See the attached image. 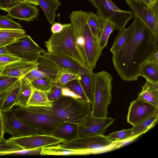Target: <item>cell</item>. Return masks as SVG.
<instances>
[{"mask_svg": "<svg viewBox=\"0 0 158 158\" xmlns=\"http://www.w3.org/2000/svg\"><path fill=\"white\" fill-rule=\"evenodd\" d=\"M22 60L11 54L0 56V69H2L4 67L10 63Z\"/></svg>", "mask_w": 158, "mask_h": 158, "instance_id": "60d3db41", "label": "cell"}, {"mask_svg": "<svg viewBox=\"0 0 158 158\" xmlns=\"http://www.w3.org/2000/svg\"><path fill=\"white\" fill-rule=\"evenodd\" d=\"M157 112L158 108L137 98L131 103L127 121L134 126Z\"/></svg>", "mask_w": 158, "mask_h": 158, "instance_id": "9a60e30c", "label": "cell"}, {"mask_svg": "<svg viewBox=\"0 0 158 158\" xmlns=\"http://www.w3.org/2000/svg\"><path fill=\"white\" fill-rule=\"evenodd\" d=\"M114 30L115 28L113 24L106 20L99 40V47L102 51L107 46L110 35Z\"/></svg>", "mask_w": 158, "mask_h": 158, "instance_id": "836d02e7", "label": "cell"}, {"mask_svg": "<svg viewBox=\"0 0 158 158\" xmlns=\"http://www.w3.org/2000/svg\"><path fill=\"white\" fill-rule=\"evenodd\" d=\"M0 10H1V8H0Z\"/></svg>", "mask_w": 158, "mask_h": 158, "instance_id": "6f0895ef", "label": "cell"}, {"mask_svg": "<svg viewBox=\"0 0 158 158\" xmlns=\"http://www.w3.org/2000/svg\"><path fill=\"white\" fill-rule=\"evenodd\" d=\"M12 42H13L6 41L0 39V48L5 46L11 43Z\"/></svg>", "mask_w": 158, "mask_h": 158, "instance_id": "f907efd6", "label": "cell"}, {"mask_svg": "<svg viewBox=\"0 0 158 158\" xmlns=\"http://www.w3.org/2000/svg\"><path fill=\"white\" fill-rule=\"evenodd\" d=\"M13 110L17 117L44 134L52 135L64 122L57 117L39 113L28 106H19Z\"/></svg>", "mask_w": 158, "mask_h": 158, "instance_id": "52a82bcc", "label": "cell"}, {"mask_svg": "<svg viewBox=\"0 0 158 158\" xmlns=\"http://www.w3.org/2000/svg\"><path fill=\"white\" fill-rule=\"evenodd\" d=\"M147 61L158 65V51L153 53Z\"/></svg>", "mask_w": 158, "mask_h": 158, "instance_id": "7dc6e473", "label": "cell"}, {"mask_svg": "<svg viewBox=\"0 0 158 158\" xmlns=\"http://www.w3.org/2000/svg\"><path fill=\"white\" fill-rule=\"evenodd\" d=\"M19 2V0H0L1 10L7 12L10 8Z\"/></svg>", "mask_w": 158, "mask_h": 158, "instance_id": "7bdbcfd3", "label": "cell"}, {"mask_svg": "<svg viewBox=\"0 0 158 158\" xmlns=\"http://www.w3.org/2000/svg\"><path fill=\"white\" fill-rule=\"evenodd\" d=\"M44 43L48 52L68 58L89 69L76 44L71 23L61 32L52 33Z\"/></svg>", "mask_w": 158, "mask_h": 158, "instance_id": "277c9868", "label": "cell"}, {"mask_svg": "<svg viewBox=\"0 0 158 158\" xmlns=\"http://www.w3.org/2000/svg\"><path fill=\"white\" fill-rule=\"evenodd\" d=\"M79 75L70 71H66L61 75L57 83L61 86H64L68 82L77 79Z\"/></svg>", "mask_w": 158, "mask_h": 158, "instance_id": "f35d334b", "label": "cell"}, {"mask_svg": "<svg viewBox=\"0 0 158 158\" xmlns=\"http://www.w3.org/2000/svg\"><path fill=\"white\" fill-rule=\"evenodd\" d=\"M139 76L152 82H158V65L146 61L141 67Z\"/></svg>", "mask_w": 158, "mask_h": 158, "instance_id": "f1b7e54d", "label": "cell"}, {"mask_svg": "<svg viewBox=\"0 0 158 158\" xmlns=\"http://www.w3.org/2000/svg\"><path fill=\"white\" fill-rule=\"evenodd\" d=\"M87 23L93 35L99 41L106 20L93 12H87Z\"/></svg>", "mask_w": 158, "mask_h": 158, "instance_id": "d4e9b609", "label": "cell"}, {"mask_svg": "<svg viewBox=\"0 0 158 158\" xmlns=\"http://www.w3.org/2000/svg\"><path fill=\"white\" fill-rule=\"evenodd\" d=\"M62 87L57 83H53L49 91L46 93L48 98L50 101H54L61 95Z\"/></svg>", "mask_w": 158, "mask_h": 158, "instance_id": "ab89813d", "label": "cell"}, {"mask_svg": "<svg viewBox=\"0 0 158 158\" xmlns=\"http://www.w3.org/2000/svg\"><path fill=\"white\" fill-rule=\"evenodd\" d=\"M50 107L28 106L38 112L57 117L64 122L79 124L91 115L92 103L61 95L51 102Z\"/></svg>", "mask_w": 158, "mask_h": 158, "instance_id": "3957f363", "label": "cell"}, {"mask_svg": "<svg viewBox=\"0 0 158 158\" xmlns=\"http://www.w3.org/2000/svg\"><path fill=\"white\" fill-rule=\"evenodd\" d=\"M5 98H4L2 99V100H0V106L2 105V104L3 102V100Z\"/></svg>", "mask_w": 158, "mask_h": 158, "instance_id": "db71d44e", "label": "cell"}, {"mask_svg": "<svg viewBox=\"0 0 158 158\" xmlns=\"http://www.w3.org/2000/svg\"><path fill=\"white\" fill-rule=\"evenodd\" d=\"M19 79L6 76H0V93L13 87Z\"/></svg>", "mask_w": 158, "mask_h": 158, "instance_id": "74e56055", "label": "cell"}, {"mask_svg": "<svg viewBox=\"0 0 158 158\" xmlns=\"http://www.w3.org/2000/svg\"><path fill=\"white\" fill-rule=\"evenodd\" d=\"M86 0V1H90V2H91V0Z\"/></svg>", "mask_w": 158, "mask_h": 158, "instance_id": "9f6ffc18", "label": "cell"}, {"mask_svg": "<svg viewBox=\"0 0 158 158\" xmlns=\"http://www.w3.org/2000/svg\"><path fill=\"white\" fill-rule=\"evenodd\" d=\"M7 140L25 149L51 146L65 141L52 135L48 134H36L19 138L12 137Z\"/></svg>", "mask_w": 158, "mask_h": 158, "instance_id": "4fadbf2b", "label": "cell"}, {"mask_svg": "<svg viewBox=\"0 0 158 158\" xmlns=\"http://www.w3.org/2000/svg\"><path fill=\"white\" fill-rule=\"evenodd\" d=\"M134 17L126 42L112 58L114 69L126 81L136 80L143 65L158 51V40L143 22Z\"/></svg>", "mask_w": 158, "mask_h": 158, "instance_id": "6da1fadb", "label": "cell"}, {"mask_svg": "<svg viewBox=\"0 0 158 158\" xmlns=\"http://www.w3.org/2000/svg\"><path fill=\"white\" fill-rule=\"evenodd\" d=\"M158 0H151V5L155 3Z\"/></svg>", "mask_w": 158, "mask_h": 158, "instance_id": "f5cc1de1", "label": "cell"}, {"mask_svg": "<svg viewBox=\"0 0 158 158\" xmlns=\"http://www.w3.org/2000/svg\"><path fill=\"white\" fill-rule=\"evenodd\" d=\"M39 9L36 6L23 2L19 3L7 11L8 17L29 22L37 19Z\"/></svg>", "mask_w": 158, "mask_h": 158, "instance_id": "2e32d148", "label": "cell"}, {"mask_svg": "<svg viewBox=\"0 0 158 158\" xmlns=\"http://www.w3.org/2000/svg\"><path fill=\"white\" fill-rule=\"evenodd\" d=\"M5 47L10 54L23 60L30 62L37 61L39 56L45 51L27 35Z\"/></svg>", "mask_w": 158, "mask_h": 158, "instance_id": "9c48e42d", "label": "cell"}, {"mask_svg": "<svg viewBox=\"0 0 158 158\" xmlns=\"http://www.w3.org/2000/svg\"><path fill=\"white\" fill-rule=\"evenodd\" d=\"M137 98L158 108V82L146 80Z\"/></svg>", "mask_w": 158, "mask_h": 158, "instance_id": "ac0fdd59", "label": "cell"}, {"mask_svg": "<svg viewBox=\"0 0 158 158\" xmlns=\"http://www.w3.org/2000/svg\"><path fill=\"white\" fill-rule=\"evenodd\" d=\"M61 95L71 97L76 99L83 100L81 96L76 94L69 88L64 86L62 87Z\"/></svg>", "mask_w": 158, "mask_h": 158, "instance_id": "f6af8a7d", "label": "cell"}, {"mask_svg": "<svg viewBox=\"0 0 158 158\" xmlns=\"http://www.w3.org/2000/svg\"><path fill=\"white\" fill-rule=\"evenodd\" d=\"M51 25L55 22L56 12L61 5L59 0H36Z\"/></svg>", "mask_w": 158, "mask_h": 158, "instance_id": "cb8c5ba5", "label": "cell"}, {"mask_svg": "<svg viewBox=\"0 0 158 158\" xmlns=\"http://www.w3.org/2000/svg\"><path fill=\"white\" fill-rule=\"evenodd\" d=\"M148 7H150L151 6V0H140Z\"/></svg>", "mask_w": 158, "mask_h": 158, "instance_id": "816d5d0a", "label": "cell"}, {"mask_svg": "<svg viewBox=\"0 0 158 158\" xmlns=\"http://www.w3.org/2000/svg\"><path fill=\"white\" fill-rule=\"evenodd\" d=\"M87 12L73 11L69 16L76 44L88 69L93 71L102 53L99 41L92 34L88 26Z\"/></svg>", "mask_w": 158, "mask_h": 158, "instance_id": "7a4b0ae2", "label": "cell"}, {"mask_svg": "<svg viewBox=\"0 0 158 158\" xmlns=\"http://www.w3.org/2000/svg\"><path fill=\"white\" fill-rule=\"evenodd\" d=\"M21 87L20 78L6 95L0 106L2 112L6 111L12 108L19 95Z\"/></svg>", "mask_w": 158, "mask_h": 158, "instance_id": "83f0119b", "label": "cell"}, {"mask_svg": "<svg viewBox=\"0 0 158 158\" xmlns=\"http://www.w3.org/2000/svg\"><path fill=\"white\" fill-rule=\"evenodd\" d=\"M94 91L91 115L105 118L108 114V107L111 102L113 78L105 71L93 73Z\"/></svg>", "mask_w": 158, "mask_h": 158, "instance_id": "5b68a950", "label": "cell"}, {"mask_svg": "<svg viewBox=\"0 0 158 158\" xmlns=\"http://www.w3.org/2000/svg\"><path fill=\"white\" fill-rule=\"evenodd\" d=\"M20 89L15 103V105L21 107L26 106L32 94L33 87L31 82L24 77L21 78Z\"/></svg>", "mask_w": 158, "mask_h": 158, "instance_id": "484cf974", "label": "cell"}, {"mask_svg": "<svg viewBox=\"0 0 158 158\" xmlns=\"http://www.w3.org/2000/svg\"><path fill=\"white\" fill-rule=\"evenodd\" d=\"M37 61L20 60L11 62L2 69L0 76H6L19 78L23 77L31 71L36 69Z\"/></svg>", "mask_w": 158, "mask_h": 158, "instance_id": "e0dca14e", "label": "cell"}, {"mask_svg": "<svg viewBox=\"0 0 158 158\" xmlns=\"http://www.w3.org/2000/svg\"><path fill=\"white\" fill-rule=\"evenodd\" d=\"M52 135L69 141L78 137V124L67 122H64L55 130Z\"/></svg>", "mask_w": 158, "mask_h": 158, "instance_id": "d6986e66", "label": "cell"}, {"mask_svg": "<svg viewBox=\"0 0 158 158\" xmlns=\"http://www.w3.org/2000/svg\"><path fill=\"white\" fill-rule=\"evenodd\" d=\"M4 127L2 112L0 110V140L4 139Z\"/></svg>", "mask_w": 158, "mask_h": 158, "instance_id": "bcb514c9", "label": "cell"}, {"mask_svg": "<svg viewBox=\"0 0 158 158\" xmlns=\"http://www.w3.org/2000/svg\"><path fill=\"white\" fill-rule=\"evenodd\" d=\"M42 150V147L31 149H23L20 150L12 152L10 154L41 155Z\"/></svg>", "mask_w": 158, "mask_h": 158, "instance_id": "b9f144b4", "label": "cell"}, {"mask_svg": "<svg viewBox=\"0 0 158 158\" xmlns=\"http://www.w3.org/2000/svg\"><path fill=\"white\" fill-rule=\"evenodd\" d=\"M64 86L69 88L76 94L81 96L84 100L87 102H90L86 95L79 80L77 78L68 82Z\"/></svg>", "mask_w": 158, "mask_h": 158, "instance_id": "d590c367", "label": "cell"}, {"mask_svg": "<svg viewBox=\"0 0 158 158\" xmlns=\"http://www.w3.org/2000/svg\"><path fill=\"white\" fill-rule=\"evenodd\" d=\"M92 154L87 149H71L60 148L56 144L42 147L41 155H69Z\"/></svg>", "mask_w": 158, "mask_h": 158, "instance_id": "44dd1931", "label": "cell"}, {"mask_svg": "<svg viewBox=\"0 0 158 158\" xmlns=\"http://www.w3.org/2000/svg\"><path fill=\"white\" fill-rule=\"evenodd\" d=\"M20 2L28 3L35 6L38 5L36 0H19Z\"/></svg>", "mask_w": 158, "mask_h": 158, "instance_id": "c3c4849f", "label": "cell"}, {"mask_svg": "<svg viewBox=\"0 0 158 158\" xmlns=\"http://www.w3.org/2000/svg\"><path fill=\"white\" fill-rule=\"evenodd\" d=\"M2 112L4 133H8L13 138L44 134L17 117L12 108Z\"/></svg>", "mask_w": 158, "mask_h": 158, "instance_id": "7c38bea8", "label": "cell"}, {"mask_svg": "<svg viewBox=\"0 0 158 158\" xmlns=\"http://www.w3.org/2000/svg\"><path fill=\"white\" fill-rule=\"evenodd\" d=\"M110 51L113 54L117 52L126 42L128 37V28L125 27L119 31Z\"/></svg>", "mask_w": 158, "mask_h": 158, "instance_id": "4dcf8cb0", "label": "cell"}, {"mask_svg": "<svg viewBox=\"0 0 158 158\" xmlns=\"http://www.w3.org/2000/svg\"><path fill=\"white\" fill-rule=\"evenodd\" d=\"M0 29H23L18 23L13 21L7 15H0Z\"/></svg>", "mask_w": 158, "mask_h": 158, "instance_id": "8d00e7d4", "label": "cell"}, {"mask_svg": "<svg viewBox=\"0 0 158 158\" xmlns=\"http://www.w3.org/2000/svg\"><path fill=\"white\" fill-rule=\"evenodd\" d=\"M114 120L111 117L99 118L91 115L78 124V137L103 135Z\"/></svg>", "mask_w": 158, "mask_h": 158, "instance_id": "5bb4252c", "label": "cell"}, {"mask_svg": "<svg viewBox=\"0 0 158 158\" xmlns=\"http://www.w3.org/2000/svg\"><path fill=\"white\" fill-rule=\"evenodd\" d=\"M41 54L51 59L63 68L78 74L87 69L83 68L76 62L65 57L50 53L46 51Z\"/></svg>", "mask_w": 158, "mask_h": 158, "instance_id": "ffe728a7", "label": "cell"}, {"mask_svg": "<svg viewBox=\"0 0 158 158\" xmlns=\"http://www.w3.org/2000/svg\"><path fill=\"white\" fill-rule=\"evenodd\" d=\"M53 83V80L49 77L38 78L31 82L34 88L46 93L49 91Z\"/></svg>", "mask_w": 158, "mask_h": 158, "instance_id": "1f68e13d", "label": "cell"}, {"mask_svg": "<svg viewBox=\"0 0 158 158\" xmlns=\"http://www.w3.org/2000/svg\"><path fill=\"white\" fill-rule=\"evenodd\" d=\"M93 73L88 69L83 71L78 76L79 80L83 89L88 98L92 104L93 100L94 83Z\"/></svg>", "mask_w": 158, "mask_h": 158, "instance_id": "7402d4cb", "label": "cell"}, {"mask_svg": "<svg viewBox=\"0 0 158 158\" xmlns=\"http://www.w3.org/2000/svg\"><path fill=\"white\" fill-rule=\"evenodd\" d=\"M123 144L121 141L110 139L103 135L77 137L56 145L67 149H87L91 152L92 154H95L115 150L121 147Z\"/></svg>", "mask_w": 158, "mask_h": 158, "instance_id": "8992f818", "label": "cell"}, {"mask_svg": "<svg viewBox=\"0 0 158 158\" xmlns=\"http://www.w3.org/2000/svg\"><path fill=\"white\" fill-rule=\"evenodd\" d=\"M23 29H0V39L8 42H13L25 35Z\"/></svg>", "mask_w": 158, "mask_h": 158, "instance_id": "f546056e", "label": "cell"}, {"mask_svg": "<svg viewBox=\"0 0 158 158\" xmlns=\"http://www.w3.org/2000/svg\"><path fill=\"white\" fill-rule=\"evenodd\" d=\"M2 69H0V74L1 73V72H2Z\"/></svg>", "mask_w": 158, "mask_h": 158, "instance_id": "11a10c76", "label": "cell"}, {"mask_svg": "<svg viewBox=\"0 0 158 158\" xmlns=\"http://www.w3.org/2000/svg\"><path fill=\"white\" fill-rule=\"evenodd\" d=\"M98 15L110 22L118 31L125 26L134 15L131 11L120 9L112 0H91Z\"/></svg>", "mask_w": 158, "mask_h": 158, "instance_id": "ba28073f", "label": "cell"}, {"mask_svg": "<svg viewBox=\"0 0 158 158\" xmlns=\"http://www.w3.org/2000/svg\"><path fill=\"white\" fill-rule=\"evenodd\" d=\"M37 62V68L23 77L30 82L38 78L49 77L52 79L54 82L57 83L63 73L69 71L60 66L51 59L42 54L39 56Z\"/></svg>", "mask_w": 158, "mask_h": 158, "instance_id": "8fae6325", "label": "cell"}, {"mask_svg": "<svg viewBox=\"0 0 158 158\" xmlns=\"http://www.w3.org/2000/svg\"><path fill=\"white\" fill-rule=\"evenodd\" d=\"M134 16L144 23L158 40V0L148 7L140 0H124Z\"/></svg>", "mask_w": 158, "mask_h": 158, "instance_id": "30bf717a", "label": "cell"}, {"mask_svg": "<svg viewBox=\"0 0 158 158\" xmlns=\"http://www.w3.org/2000/svg\"><path fill=\"white\" fill-rule=\"evenodd\" d=\"M158 112L133 126L131 139L134 140L142 134L153 127L157 123Z\"/></svg>", "mask_w": 158, "mask_h": 158, "instance_id": "603a6c76", "label": "cell"}, {"mask_svg": "<svg viewBox=\"0 0 158 158\" xmlns=\"http://www.w3.org/2000/svg\"><path fill=\"white\" fill-rule=\"evenodd\" d=\"M51 106V102L48 99L46 93L33 88L26 106L50 107Z\"/></svg>", "mask_w": 158, "mask_h": 158, "instance_id": "4316f807", "label": "cell"}, {"mask_svg": "<svg viewBox=\"0 0 158 158\" xmlns=\"http://www.w3.org/2000/svg\"><path fill=\"white\" fill-rule=\"evenodd\" d=\"M70 23L62 24L58 23H55L51 27V31L52 33L55 34L61 32L66 27L70 24Z\"/></svg>", "mask_w": 158, "mask_h": 158, "instance_id": "ee69618b", "label": "cell"}, {"mask_svg": "<svg viewBox=\"0 0 158 158\" xmlns=\"http://www.w3.org/2000/svg\"><path fill=\"white\" fill-rule=\"evenodd\" d=\"M132 128L124 129L114 132L109 134L107 136L112 140L121 141L124 144L131 141V138L132 135Z\"/></svg>", "mask_w": 158, "mask_h": 158, "instance_id": "d6a6232c", "label": "cell"}, {"mask_svg": "<svg viewBox=\"0 0 158 158\" xmlns=\"http://www.w3.org/2000/svg\"><path fill=\"white\" fill-rule=\"evenodd\" d=\"M23 149L4 139L0 140V155H9L13 152Z\"/></svg>", "mask_w": 158, "mask_h": 158, "instance_id": "e575fe53", "label": "cell"}, {"mask_svg": "<svg viewBox=\"0 0 158 158\" xmlns=\"http://www.w3.org/2000/svg\"><path fill=\"white\" fill-rule=\"evenodd\" d=\"M10 54L8 52L5 46L0 48V56Z\"/></svg>", "mask_w": 158, "mask_h": 158, "instance_id": "681fc988", "label": "cell"}]
</instances>
